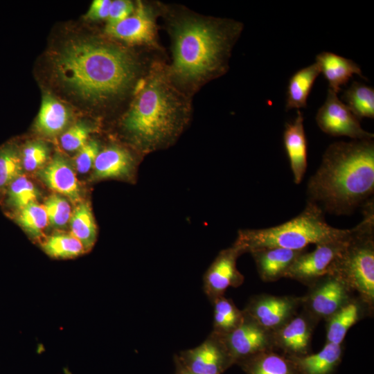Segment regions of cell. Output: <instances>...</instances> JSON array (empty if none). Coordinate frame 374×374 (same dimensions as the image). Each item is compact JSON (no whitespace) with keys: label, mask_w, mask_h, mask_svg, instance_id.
Returning <instances> with one entry per match:
<instances>
[{"label":"cell","mask_w":374,"mask_h":374,"mask_svg":"<svg viewBox=\"0 0 374 374\" xmlns=\"http://www.w3.org/2000/svg\"><path fill=\"white\" fill-rule=\"evenodd\" d=\"M374 193V143L371 140L330 144L310 178L308 201L324 212L349 215Z\"/></svg>","instance_id":"cell-1"},{"label":"cell","mask_w":374,"mask_h":374,"mask_svg":"<svg viewBox=\"0 0 374 374\" xmlns=\"http://www.w3.org/2000/svg\"><path fill=\"white\" fill-rule=\"evenodd\" d=\"M53 69L66 87L90 101L120 94L136 73L134 60L124 50L82 39L67 43L55 57Z\"/></svg>","instance_id":"cell-2"},{"label":"cell","mask_w":374,"mask_h":374,"mask_svg":"<svg viewBox=\"0 0 374 374\" xmlns=\"http://www.w3.org/2000/svg\"><path fill=\"white\" fill-rule=\"evenodd\" d=\"M240 31L238 24L187 20L175 29L173 70L184 80L222 71L231 44Z\"/></svg>","instance_id":"cell-3"},{"label":"cell","mask_w":374,"mask_h":374,"mask_svg":"<svg viewBox=\"0 0 374 374\" xmlns=\"http://www.w3.org/2000/svg\"><path fill=\"white\" fill-rule=\"evenodd\" d=\"M350 231V229H341L328 224L322 209L308 201L300 214L281 224L240 230L234 244L244 253L267 247L302 250L309 244L317 245L345 238Z\"/></svg>","instance_id":"cell-4"},{"label":"cell","mask_w":374,"mask_h":374,"mask_svg":"<svg viewBox=\"0 0 374 374\" xmlns=\"http://www.w3.org/2000/svg\"><path fill=\"white\" fill-rule=\"evenodd\" d=\"M179 109L176 98L159 78L143 83L125 114V130L143 147L154 148L175 132Z\"/></svg>","instance_id":"cell-5"},{"label":"cell","mask_w":374,"mask_h":374,"mask_svg":"<svg viewBox=\"0 0 374 374\" xmlns=\"http://www.w3.org/2000/svg\"><path fill=\"white\" fill-rule=\"evenodd\" d=\"M363 219L351 229L349 240L332 262L328 274L341 279L370 311L374 306V204L363 206Z\"/></svg>","instance_id":"cell-6"},{"label":"cell","mask_w":374,"mask_h":374,"mask_svg":"<svg viewBox=\"0 0 374 374\" xmlns=\"http://www.w3.org/2000/svg\"><path fill=\"white\" fill-rule=\"evenodd\" d=\"M310 286L307 295L301 298L305 311L316 321L327 319L351 299L353 292L339 278L327 274Z\"/></svg>","instance_id":"cell-7"},{"label":"cell","mask_w":374,"mask_h":374,"mask_svg":"<svg viewBox=\"0 0 374 374\" xmlns=\"http://www.w3.org/2000/svg\"><path fill=\"white\" fill-rule=\"evenodd\" d=\"M351 234L339 240L316 245L310 251L299 255L285 274L292 278L310 285L320 278L328 274L330 268L346 246Z\"/></svg>","instance_id":"cell-8"},{"label":"cell","mask_w":374,"mask_h":374,"mask_svg":"<svg viewBox=\"0 0 374 374\" xmlns=\"http://www.w3.org/2000/svg\"><path fill=\"white\" fill-rule=\"evenodd\" d=\"M175 357L196 374H222L235 364L222 337L213 332L198 346L182 350Z\"/></svg>","instance_id":"cell-9"},{"label":"cell","mask_w":374,"mask_h":374,"mask_svg":"<svg viewBox=\"0 0 374 374\" xmlns=\"http://www.w3.org/2000/svg\"><path fill=\"white\" fill-rule=\"evenodd\" d=\"M328 89L326 100L318 109L315 120L324 133L332 136H347L353 140H371L374 135L364 130L356 116Z\"/></svg>","instance_id":"cell-10"},{"label":"cell","mask_w":374,"mask_h":374,"mask_svg":"<svg viewBox=\"0 0 374 374\" xmlns=\"http://www.w3.org/2000/svg\"><path fill=\"white\" fill-rule=\"evenodd\" d=\"M220 336L235 364L258 353L274 350L273 332L264 328L245 314L244 321L237 328Z\"/></svg>","instance_id":"cell-11"},{"label":"cell","mask_w":374,"mask_h":374,"mask_svg":"<svg viewBox=\"0 0 374 374\" xmlns=\"http://www.w3.org/2000/svg\"><path fill=\"white\" fill-rule=\"evenodd\" d=\"M301 297L260 294L252 297L244 313L264 328L274 332L296 314Z\"/></svg>","instance_id":"cell-12"},{"label":"cell","mask_w":374,"mask_h":374,"mask_svg":"<svg viewBox=\"0 0 374 374\" xmlns=\"http://www.w3.org/2000/svg\"><path fill=\"white\" fill-rule=\"evenodd\" d=\"M244 253L236 244L222 250L204 276V291L212 303L224 296L230 287H238L244 282V276L238 270L236 261Z\"/></svg>","instance_id":"cell-13"},{"label":"cell","mask_w":374,"mask_h":374,"mask_svg":"<svg viewBox=\"0 0 374 374\" xmlns=\"http://www.w3.org/2000/svg\"><path fill=\"white\" fill-rule=\"evenodd\" d=\"M316 321L305 312L295 315L273 332L274 350L290 357L311 353V339Z\"/></svg>","instance_id":"cell-14"},{"label":"cell","mask_w":374,"mask_h":374,"mask_svg":"<svg viewBox=\"0 0 374 374\" xmlns=\"http://www.w3.org/2000/svg\"><path fill=\"white\" fill-rule=\"evenodd\" d=\"M105 32L128 43L148 44L152 42L154 37L153 17L150 10L139 3L127 18L114 24H107Z\"/></svg>","instance_id":"cell-15"},{"label":"cell","mask_w":374,"mask_h":374,"mask_svg":"<svg viewBox=\"0 0 374 374\" xmlns=\"http://www.w3.org/2000/svg\"><path fill=\"white\" fill-rule=\"evenodd\" d=\"M303 121L302 112L297 110L296 118L285 124L283 136L294 181L296 184L303 180L308 166V141Z\"/></svg>","instance_id":"cell-16"},{"label":"cell","mask_w":374,"mask_h":374,"mask_svg":"<svg viewBox=\"0 0 374 374\" xmlns=\"http://www.w3.org/2000/svg\"><path fill=\"white\" fill-rule=\"evenodd\" d=\"M305 249L292 250L280 247H267L251 251L260 278L265 282L276 281L285 273L296 258Z\"/></svg>","instance_id":"cell-17"},{"label":"cell","mask_w":374,"mask_h":374,"mask_svg":"<svg viewBox=\"0 0 374 374\" xmlns=\"http://www.w3.org/2000/svg\"><path fill=\"white\" fill-rule=\"evenodd\" d=\"M45 184L52 190L62 194L73 202L80 199V189L75 173L68 161L55 154L39 172Z\"/></svg>","instance_id":"cell-18"},{"label":"cell","mask_w":374,"mask_h":374,"mask_svg":"<svg viewBox=\"0 0 374 374\" xmlns=\"http://www.w3.org/2000/svg\"><path fill=\"white\" fill-rule=\"evenodd\" d=\"M315 62L328 81V89L336 93L341 91V87L347 84L355 74L366 79L357 63L331 52L319 53L316 56Z\"/></svg>","instance_id":"cell-19"},{"label":"cell","mask_w":374,"mask_h":374,"mask_svg":"<svg viewBox=\"0 0 374 374\" xmlns=\"http://www.w3.org/2000/svg\"><path fill=\"white\" fill-rule=\"evenodd\" d=\"M342 355L341 344L326 342L323 349L317 353L289 358L297 374H332L339 365Z\"/></svg>","instance_id":"cell-20"},{"label":"cell","mask_w":374,"mask_h":374,"mask_svg":"<svg viewBox=\"0 0 374 374\" xmlns=\"http://www.w3.org/2000/svg\"><path fill=\"white\" fill-rule=\"evenodd\" d=\"M134 168V159L125 149L109 146L100 151L93 166V179L118 178L128 176Z\"/></svg>","instance_id":"cell-21"},{"label":"cell","mask_w":374,"mask_h":374,"mask_svg":"<svg viewBox=\"0 0 374 374\" xmlns=\"http://www.w3.org/2000/svg\"><path fill=\"white\" fill-rule=\"evenodd\" d=\"M70 114L66 107L53 96H43L36 118L37 130L46 136H55L66 126Z\"/></svg>","instance_id":"cell-22"},{"label":"cell","mask_w":374,"mask_h":374,"mask_svg":"<svg viewBox=\"0 0 374 374\" xmlns=\"http://www.w3.org/2000/svg\"><path fill=\"white\" fill-rule=\"evenodd\" d=\"M364 307L360 300L352 299L335 313L326 319V342L341 344L348 330L363 315Z\"/></svg>","instance_id":"cell-23"},{"label":"cell","mask_w":374,"mask_h":374,"mask_svg":"<svg viewBox=\"0 0 374 374\" xmlns=\"http://www.w3.org/2000/svg\"><path fill=\"white\" fill-rule=\"evenodd\" d=\"M321 73L314 62L296 71L290 78L286 92L285 110L305 108L317 78Z\"/></svg>","instance_id":"cell-24"},{"label":"cell","mask_w":374,"mask_h":374,"mask_svg":"<svg viewBox=\"0 0 374 374\" xmlns=\"http://www.w3.org/2000/svg\"><path fill=\"white\" fill-rule=\"evenodd\" d=\"M237 365L246 374H297L290 358L274 350L255 355Z\"/></svg>","instance_id":"cell-25"},{"label":"cell","mask_w":374,"mask_h":374,"mask_svg":"<svg viewBox=\"0 0 374 374\" xmlns=\"http://www.w3.org/2000/svg\"><path fill=\"white\" fill-rule=\"evenodd\" d=\"M71 234L89 250L96 240V226L91 206L87 202H80L71 213L69 220Z\"/></svg>","instance_id":"cell-26"},{"label":"cell","mask_w":374,"mask_h":374,"mask_svg":"<svg viewBox=\"0 0 374 374\" xmlns=\"http://www.w3.org/2000/svg\"><path fill=\"white\" fill-rule=\"evenodd\" d=\"M341 99L358 120L374 118V89L363 83L353 82L344 91Z\"/></svg>","instance_id":"cell-27"},{"label":"cell","mask_w":374,"mask_h":374,"mask_svg":"<svg viewBox=\"0 0 374 374\" xmlns=\"http://www.w3.org/2000/svg\"><path fill=\"white\" fill-rule=\"evenodd\" d=\"M213 305V330L212 332L225 335L237 328L244 321V314L230 299L221 296L212 303Z\"/></svg>","instance_id":"cell-28"},{"label":"cell","mask_w":374,"mask_h":374,"mask_svg":"<svg viewBox=\"0 0 374 374\" xmlns=\"http://www.w3.org/2000/svg\"><path fill=\"white\" fill-rule=\"evenodd\" d=\"M6 203L17 211L36 202L39 193L34 184L22 175L13 180L6 189Z\"/></svg>","instance_id":"cell-29"},{"label":"cell","mask_w":374,"mask_h":374,"mask_svg":"<svg viewBox=\"0 0 374 374\" xmlns=\"http://www.w3.org/2000/svg\"><path fill=\"white\" fill-rule=\"evenodd\" d=\"M23 170L21 154L14 144L0 148V192L5 191L9 184L21 175Z\"/></svg>","instance_id":"cell-30"},{"label":"cell","mask_w":374,"mask_h":374,"mask_svg":"<svg viewBox=\"0 0 374 374\" xmlns=\"http://www.w3.org/2000/svg\"><path fill=\"white\" fill-rule=\"evenodd\" d=\"M42 248L48 255L56 258H74L85 251L77 238L66 233H57L48 237L43 242Z\"/></svg>","instance_id":"cell-31"},{"label":"cell","mask_w":374,"mask_h":374,"mask_svg":"<svg viewBox=\"0 0 374 374\" xmlns=\"http://www.w3.org/2000/svg\"><path fill=\"white\" fill-rule=\"evenodd\" d=\"M16 220L30 234L37 236L48 224V219L43 205L36 202L17 211Z\"/></svg>","instance_id":"cell-32"},{"label":"cell","mask_w":374,"mask_h":374,"mask_svg":"<svg viewBox=\"0 0 374 374\" xmlns=\"http://www.w3.org/2000/svg\"><path fill=\"white\" fill-rule=\"evenodd\" d=\"M44 208L48 222L55 227H63L69 221L71 209L68 201L57 194L51 195L44 201Z\"/></svg>","instance_id":"cell-33"},{"label":"cell","mask_w":374,"mask_h":374,"mask_svg":"<svg viewBox=\"0 0 374 374\" xmlns=\"http://www.w3.org/2000/svg\"><path fill=\"white\" fill-rule=\"evenodd\" d=\"M48 146L42 141L28 142L21 153L23 168L34 171L42 167L48 158Z\"/></svg>","instance_id":"cell-34"},{"label":"cell","mask_w":374,"mask_h":374,"mask_svg":"<svg viewBox=\"0 0 374 374\" xmlns=\"http://www.w3.org/2000/svg\"><path fill=\"white\" fill-rule=\"evenodd\" d=\"M90 132L91 128L86 123H76L61 136L62 148L69 152L78 151L88 141Z\"/></svg>","instance_id":"cell-35"},{"label":"cell","mask_w":374,"mask_h":374,"mask_svg":"<svg viewBox=\"0 0 374 374\" xmlns=\"http://www.w3.org/2000/svg\"><path fill=\"white\" fill-rule=\"evenodd\" d=\"M100 152L99 143L89 140L78 152L75 159V168L79 173H86L93 168Z\"/></svg>","instance_id":"cell-36"},{"label":"cell","mask_w":374,"mask_h":374,"mask_svg":"<svg viewBox=\"0 0 374 374\" xmlns=\"http://www.w3.org/2000/svg\"><path fill=\"white\" fill-rule=\"evenodd\" d=\"M134 9V6L130 1L115 0L112 1L107 19V24H114L125 19L133 13Z\"/></svg>","instance_id":"cell-37"},{"label":"cell","mask_w":374,"mask_h":374,"mask_svg":"<svg viewBox=\"0 0 374 374\" xmlns=\"http://www.w3.org/2000/svg\"><path fill=\"white\" fill-rule=\"evenodd\" d=\"M112 1L94 0L91 3L86 17L91 20L107 19Z\"/></svg>","instance_id":"cell-38"},{"label":"cell","mask_w":374,"mask_h":374,"mask_svg":"<svg viewBox=\"0 0 374 374\" xmlns=\"http://www.w3.org/2000/svg\"><path fill=\"white\" fill-rule=\"evenodd\" d=\"M174 363L175 367L174 374H196L184 367L183 365L178 361V359L175 356Z\"/></svg>","instance_id":"cell-39"}]
</instances>
